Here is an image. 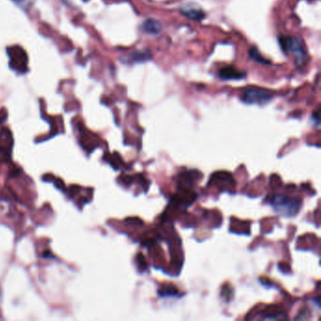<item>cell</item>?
Here are the masks:
<instances>
[{
    "instance_id": "6da1fadb",
    "label": "cell",
    "mask_w": 321,
    "mask_h": 321,
    "mask_svg": "<svg viewBox=\"0 0 321 321\" xmlns=\"http://www.w3.org/2000/svg\"><path fill=\"white\" fill-rule=\"evenodd\" d=\"M301 204V200L286 195H274L270 199V205L276 213L284 217H293L298 214Z\"/></svg>"
},
{
    "instance_id": "7a4b0ae2",
    "label": "cell",
    "mask_w": 321,
    "mask_h": 321,
    "mask_svg": "<svg viewBox=\"0 0 321 321\" xmlns=\"http://www.w3.org/2000/svg\"><path fill=\"white\" fill-rule=\"evenodd\" d=\"M273 95L272 93L256 88H251L248 90H245L241 95V101L248 105H258L264 106L267 105L268 102L272 99Z\"/></svg>"
},
{
    "instance_id": "3957f363",
    "label": "cell",
    "mask_w": 321,
    "mask_h": 321,
    "mask_svg": "<svg viewBox=\"0 0 321 321\" xmlns=\"http://www.w3.org/2000/svg\"><path fill=\"white\" fill-rule=\"evenodd\" d=\"M280 45L283 47V50L286 52H291L299 60L305 56V51L303 49V46L298 37L292 36H283L280 38Z\"/></svg>"
},
{
    "instance_id": "277c9868",
    "label": "cell",
    "mask_w": 321,
    "mask_h": 321,
    "mask_svg": "<svg viewBox=\"0 0 321 321\" xmlns=\"http://www.w3.org/2000/svg\"><path fill=\"white\" fill-rule=\"evenodd\" d=\"M9 56L11 59V66L16 70H20L24 72L27 69L28 58L23 49L19 46L12 47L8 50Z\"/></svg>"
},
{
    "instance_id": "5b68a950",
    "label": "cell",
    "mask_w": 321,
    "mask_h": 321,
    "mask_svg": "<svg viewBox=\"0 0 321 321\" xmlns=\"http://www.w3.org/2000/svg\"><path fill=\"white\" fill-rule=\"evenodd\" d=\"M219 76L224 80H235V79L244 78L246 77V73L237 69L234 66H226L221 69Z\"/></svg>"
},
{
    "instance_id": "8992f818",
    "label": "cell",
    "mask_w": 321,
    "mask_h": 321,
    "mask_svg": "<svg viewBox=\"0 0 321 321\" xmlns=\"http://www.w3.org/2000/svg\"><path fill=\"white\" fill-rule=\"evenodd\" d=\"M181 14L187 18L194 21H201L206 16V14L203 12L202 9L197 8L194 5L184 6L181 8Z\"/></svg>"
},
{
    "instance_id": "52a82bcc",
    "label": "cell",
    "mask_w": 321,
    "mask_h": 321,
    "mask_svg": "<svg viewBox=\"0 0 321 321\" xmlns=\"http://www.w3.org/2000/svg\"><path fill=\"white\" fill-rule=\"evenodd\" d=\"M141 30L148 33V34H158L162 30V26L160 22H158L155 19H147L145 20L142 26H141Z\"/></svg>"
},
{
    "instance_id": "ba28073f",
    "label": "cell",
    "mask_w": 321,
    "mask_h": 321,
    "mask_svg": "<svg viewBox=\"0 0 321 321\" xmlns=\"http://www.w3.org/2000/svg\"><path fill=\"white\" fill-rule=\"evenodd\" d=\"M179 294V290L176 288L174 284H162L158 289V295L160 297H176Z\"/></svg>"
},
{
    "instance_id": "9c48e42d",
    "label": "cell",
    "mask_w": 321,
    "mask_h": 321,
    "mask_svg": "<svg viewBox=\"0 0 321 321\" xmlns=\"http://www.w3.org/2000/svg\"><path fill=\"white\" fill-rule=\"evenodd\" d=\"M151 58H152V55H151V52L148 50L137 51V52L131 54L129 61L131 62H145L148 60H150Z\"/></svg>"
},
{
    "instance_id": "30bf717a",
    "label": "cell",
    "mask_w": 321,
    "mask_h": 321,
    "mask_svg": "<svg viewBox=\"0 0 321 321\" xmlns=\"http://www.w3.org/2000/svg\"><path fill=\"white\" fill-rule=\"evenodd\" d=\"M250 55L252 57V60H254L257 62H261V63H268V61L267 60H265L262 56H260V54L258 53V51L255 49V48H252V50L250 51Z\"/></svg>"
},
{
    "instance_id": "8fae6325",
    "label": "cell",
    "mask_w": 321,
    "mask_h": 321,
    "mask_svg": "<svg viewBox=\"0 0 321 321\" xmlns=\"http://www.w3.org/2000/svg\"><path fill=\"white\" fill-rule=\"evenodd\" d=\"M15 1H16V2H21L22 0H15Z\"/></svg>"
}]
</instances>
